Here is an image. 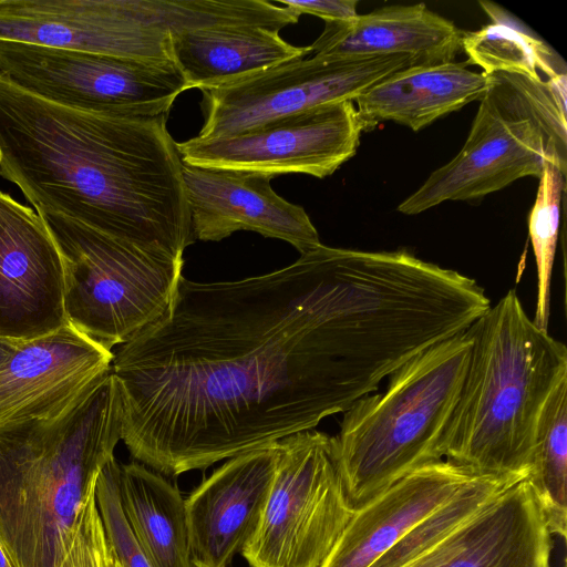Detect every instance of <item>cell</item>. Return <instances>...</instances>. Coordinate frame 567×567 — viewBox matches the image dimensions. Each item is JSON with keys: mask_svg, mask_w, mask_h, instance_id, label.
Returning <instances> with one entry per match:
<instances>
[{"mask_svg": "<svg viewBox=\"0 0 567 567\" xmlns=\"http://www.w3.org/2000/svg\"><path fill=\"white\" fill-rule=\"evenodd\" d=\"M38 213L62 257L69 324L112 351L167 313L183 259L147 252L59 214Z\"/></svg>", "mask_w": 567, "mask_h": 567, "instance_id": "cell-8", "label": "cell"}, {"mask_svg": "<svg viewBox=\"0 0 567 567\" xmlns=\"http://www.w3.org/2000/svg\"><path fill=\"white\" fill-rule=\"evenodd\" d=\"M468 329L395 370L385 390L347 411L336 439L339 467L355 511L414 470L443 460L441 442L466 373Z\"/></svg>", "mask_w": 567, "mask_h": 567, "instance_id": "cell-5", "label": "cell"}, {"mask_svg": "<svg viewBox=\"0 0 567 567\" xmlns=\"http://www.w3.org/2000/svg\"><path fill=\"white\" fill-rule=\"evenodd\" d=\"M122 508L154 567H193L185 499L163 474L140 462L117 466Z\"/></svg>", "mask_w": 567, "mask_h": 567, "instance_id": "cell-22", "label": "cell"}, {"mask_svg": "<svg viewBox=\"0 0 567 567\" xmlns=\"http://www.w3.org/2000/svg\"><path fill=\"white\" fill-rule=\"evenodd\" d=\"M265 174L183 163L195 239L219 241L238 230L281 239L305 254L321 245L306 210L280 197Z\"/></svg>", "mask_w": 567, "mask_h": 567, "instance_id": "cell-16", "label": "cell"}, {"mask_svg": "<svg viewBox=\"0 0 567 567\" xmlns=\"http://www.w3.org/2000/svg\"><path fill=\"white\" fill-rule=\"evenodd\" d=\"M0 567H13L8 555L3 550V548L0 546Z\"/></svg>", "mask_w": 567, "mask_h": 567, "instance_id": "cell-30", "label": "cell"}, {"mask_svg": "<svg viewBox=\"0 0 567 567\" xmlns=\"http://www.w3.org/2000/svg\"><path fill=\"white\" fill-rule=\"evenodd\" d=\"M64 270L41 215L0 190V337L27 341L68 324Z\"/></svg>", "mask_w": 567, "mask_h": 567, "instance_id": "cell-14", "label": "cell"}, {"mask_svg": "<svg viewBox=\"0 0 567 567\" xmlns=\"http://www.w3.org/2000/svg\"><path fill=\"white\" fill-rule=\"evenodd\" d=\"M487 87L460 152L398 207L415 215L447 200H470L539 177L547 164L566 174V73L487 74Z\"/></svg>", "mask_w": 567, "mask_h": 567, "instance_id": "cell-6", "label": "cell"}, {"mask_svg": "<svg viewBox=\"0 0 567 567\" xmlns=\"http://www.w3.org/2000/svg\"><path fill=\"white\" fill-rule=\"evenodd\" d=\"M277 445L268 497L240 555L250 567H319L354 512L342 481L336 439L308 430Z\"/></svg>", "mask_w": 567, "mask_h": 567, "instance_id": "cell-9", "label": "cell"}, {"mask_svg": "<svg viewBox=\"0 0 567 567\" xmlns=\"http://www.w3.org/2000/svg\"><path fill=\"white\" fill-rule=\"evenodd\" d=\"M111 547L96 506L95 487L75 525L71 546L60 567H110Z\"/></svg>", "mask_w": 567, "mask_h": 567, "instance_id": "cell-27", "label": "cell"}, {"mask_svg": "<svg viewBox=\"0 0 567 567\" xmlns=\"http://www.w3.org/2000/svg\"><path fill=\"white\" fill-rule=\"evenodd\" d=\"M362 133L354 103L344 101L239 133L195 136L177 147L187 165L323 178L355 155Z\"/></svg>", "mask_w": 567, "mask_h": 567, "instance_id": "cell-13", "label": "cell"}, {"mask_svg": "<svg viewBox=\"0 0 567 567\" xmlns=\"http://www.w3.org/2000/svg\"><path fill=\"white\" fill-rule=\"evenodd\" d=\"M277 457V442L230 457L185 498L193 567L231 566L260 519Z\"/></svg>", "mask_w": 567, "mask_h": 567, "instance_id": "cell-17", "label": "cell"}, {"mask_svg": "<svg viewBox=\"0 0 567 567\" xmlns=\"http://www.w3.org/2000/svg\"><path fill=\"white\" fill-rule=\"evenodd\" d=\"M415 65L409 55L313 54L226 86L202 91L198 137L239 133L321 106L352 101L385 76Z\"/></svg>", "mask_w": 567, "mask_h": 567, "instance_id": "cell-12", "label": "cell"}, {"mask_svg": "<svg viewBox=\"0 0 567 567\" xmlns=\"http://www.w3.org/2000/svg\"><path fill=\"white\" fill-rule=\"evenodd\" d=\"M118 461L113 457L97 475L96 506L106 539L122 567H154L138 545L124 515L117 486Z\"/></svg>", "mask_w": 567, "mask_h": 567, "instance_id": "cell-26", "label": "cell"}, {"mask_svg": "<svg viewBox=\"0 0 567 567\" xmlns=\"http://www.w3.org/2000/svg\"><path fill=\"white\" fill-rule=\"evenodd\" d=\"M560 567H567V565H566V558H565V557L563 558V561H561Z\"/></svg>", "mask_w": 567, "mask_h": 567, "instance_id": "cell-32", "label": "cell"}, {"mask_svg": "<svg viewBox=\"0 0 567 567\" xmlns=\"http://www.w3.org/2000/svg\"><path fill=\"white\" fill-rule=\"evenodd\" d=\"M166 122L64 107L0 78V176L37 212L183 259L195 237Z\"/></svg>", "mask_w": 567, "mask_h": 567, "instance_id": "cell-2", "label": "cell"}, {"mask_svg": "<svg viewBox=\"0 0 567 567\" xmlns=\"http://www.w3.org/2000/svg\"><path fill=\"white\" fill-rule=\"evenodd\" d=\"M339 248L231 281L182 278L167 313L115 353L122 441L178 476L313 430L361 398Z\"/></svg>", "mask_w": 567, "mask_h": 567, "instance_id": "cell-1", "label": "cell"}, {"mask_svg": "<svg viewBox=\"0 0 567 567\" xmlns=\"http://www.w3.org/2000/svg\"><path fill=\"white\" fill-rule=\"evenodd\" d=\"M463 32L424 3L388 6L344 21L324 22L310 45L317 55H409L415 65L454 61Z\"/></svg>", "mask_w": 567, "mask_h": 567, "instance_id": "cell-19", "label": "cell"}, {"mask_svg": "<svg viewBox=\"0 0 567 567\" xmlns=\"http://www.w3.org/2000/svg\"><path fill=\"white\" fill-rule=\"evenodd\" d=\"M173 62L193 89H218L280 63L302 59L309 47L285 41L279 30L258 24H216L171 37Z\"/></svg>", "mask_w": 567, "mask_h": 567, "instance_id": "cell-21", "label": "cell"}, {"mask_svg": "<svg viewBox=\"0 0 567 567\" xmlns=\"http://www.w3.org/2000/svg\"><path fill=\"white\" fill-rule=\"evenodd\" d=\"M121 440L112 370L54 419L0 424V546L13 567L61 566Z\"/></svg>", "mask_w": 567, "mask_h": 567, "instance_id": "cell-3", "label": "cell"}, {"mask_svg": "<svg viewBox=\"0 0 567 567\" xmlns=\"http://www.w3.org/2000/svg\"><path fill=\"white\" fill-rule=\"evenodd\" d=\"M111 547V546H110ZM110 567H122L111 548Z\"/></svg>", "mask_w": 567, "mask_h": 567, "instance_id": "cell-31", "label": "cell"}, {"mask_svg": "<svg viewBox=\"0 0 567 567\" xmlns=\"http://www.w3.org/2000/svg\"><path fill=\"white\" fill-rule=\"evenodd\" d=\"M476 476L446 460L423 465L355 509L319 567H368Z\"/></svg>", "mask_w": 567, "mask_h": 567, "instance_id": "cell-18", "label": "cell"}, {"mask_svg": "<svg viewBox=\"0 0 567 567\" xmlns=\"http://www.w3.org/2000/svg\"><path fill=\"white\" fill-rule=\"evenodd\" d=\"M112 361L111 350L69 323L22 341L0 369V424L61 415Z\"/></svg>", "mask_w": 567, "mask_h": 567, "instance_id": "cell-15", "label": "cell"}, {"mask_svg": "<svg viewBox=\"0 0 567 567\" xmlns=\"http://www.w3.org/2000/svg\"><path fill=\"white\" fill-rule=\"evenodd\" d=\"M0 78L48 102L85 112L168 115L193 89L174 62L0 40Z\"/></svg>", "mask_w": 567, "mask_h": 567, "instance_id": "cell-10", "label": "cell"}, {"mask_svg": "<svg viewBox=\"0 0 567 567\" xmlns=\"http://www.w3.org/2000/svg\"><path fill=\"white\" fill-rule=\"evenodd\" d=\"M22 341L0 337V369Z\"/></svg>", "mask_w": 567, "mask_h": 567, "instance_id": "cell-29", "label": "cell"}, {"mask_svg": "<svg viewBox=\"0 0 567 567\" xmlns=\"http://www.w3.org/2000/svg\"><path fill=\"white\" fill-rule=\"evenodd\" d=\"M198 18L196 0H0V40L173 62L172 34Z\"/></svg>", "mask_w": 567, "mask_h": 567, "instance_id": "cell-11", "label": "cell"}, {"mask_svg": "<svg viewBox=\"0 0 567 567\" xmlns=\"http://www.w3.org/2000/svg\"><path fill=\"white\" fill-rule=\"evenodd\" d=\"M467 65V61L411 65L385 76L353 102L363 132L385 121L417 132L481 100L487 74L471 71Z\"/></svg>", "mask_w": 567, "mask_h": 567, "instance_id": "cell-20", "label": "cell"}, {"mask_svg": "<svg viewBox=\"0 0 567 567\" xmlns=\"http://www.w3.org/2000/svg\"><path fill=\"white\" fill-rule=\"evenodd\" d=\"M565 175L553 164H547L544 167L538 177L536 200L528 217V234L537 269L536 308L532 320L544 330H548L550 315V285L559 233Z\"/></svg>", "mask_w": 567, "mask_h": 567, "instance_id": "cell-25", "label": "cell"}, {"mask_svg": "<svg viewBox=\"0 0 567 567\" xmlns=\"http://www.w3.org/2000/svg\"><path fill=\"white\" fill-rule=\"evenodd\" d=\"M466 373L445 427L444 460L476 476L528 478L542 412L567 379V349L511 289L470 328Z\"/></svg>", "mask_w": 567, "mask_h": 567, "instance_id": "cell-4", "label": "cell"}, {"mask_svg": "<svg viewBox=\"0 0 567 567\" xmlns=\"http://www.w3.org/2000/svg\"><path fill=\"white\" fill-rule=\"evenodd\" d=\"M553 537L528 478L481 476L368 567H551Z\"/></svg>", "mask_w": 567, "mask_h": 567, "instance_id": "cell-7", "label": "cell"}, {"mask_svg": "<svg viewBox=\"0 0 567 567\" xmlns=\"http://www.w3.org/2000/svg\"><path fill=\"white\" fill-rule=\"evenodd\" d=\"M553 536L567 533V379L550 394L538 422L528 476Z\"/></svg>", "mask_w": 567, "mask_h": 567, "instance_id": "cell-24", "label": "cell"}, {"mask_svg": "<svg viewBox=\"0 0 567 567\" xmlns=\"http://www.w3.org/2000/svg\"><path fill=\"white\" fill-rule=\"evenodd\" d=\"M480 4L493 22L463 32L462 50L468 64L478 65L485 74L507 72L537 79L542 78L539 71L547 78L565 73L556 69V56L544 41L514 24L498 6L488 1Z\"/></svg>", "mask_w": 567, "mask_h": 567, "instance_id": "cell-23", "label": "cell"}, {"mask_svg": "<svg viewBox=\"0 0 567 567\" xmlns=\"http://www.w3.org/2000/svg\"><path fill=\"white\" fill-rule=\"evenodd\" d=\"M282 7L301 16L303 13L316 16L324 22L344 21L358 16L357 0H278Z\"/></svg>", "mask_w": 567, "mask_h": 567, "instance_id": "cell-28", "label": "cell"}]
</instances>
